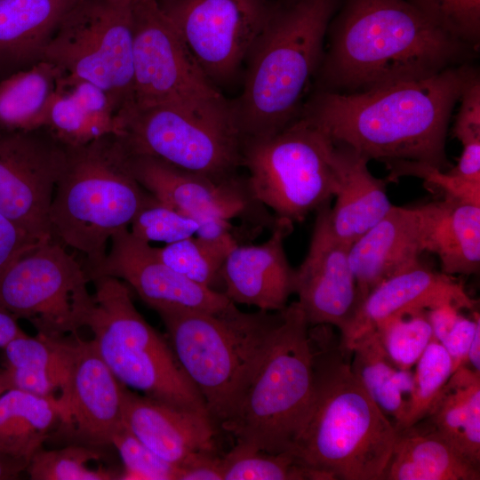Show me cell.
I'll return each mask as SVG.
<instances>
[{
    "instance_id": "7bdbcfd3",
    "label": "cell",
    "mask_w": 480,
    "mask_h": 480,
    "mask_svg": "<svg viewBox=\"0 0 480 480\" xmlns=\"http://www.w3.org/2000/svg\"><path fill=\"white\" fill-rule=\"evenodd\" d=\"M443 25L462 41L476 45L480 32V0H447Z\"/></svg>"
},
{
    "instance_id": "f35d334b",
    "label": "cell",
    "mask_w": 480,
    "mask_h": 480,
    "mask_svg": "<svg viewBox=\"0 0 480 480\" xmlns=\"http://www.w3.org/2000/svg\"><path fill=\"white\" fill-rule=\"evenodd\" d=\"M461 104L453 125V134L462 145L454 174L468 180L480 179V81L474 71L468 77L460 96Z\"/></svg>"
},
{
    "instance_id": "7c38bea8",
    "label": "cell",
    "mask_w": 480,
    "mask_h": 480,
    "mask_svg": "<svg viewBox=\"0 0 480 480\" xmlns=\"http://www.w3.org/2000/svg\"><path fill=\"white\" fill-rule=\"evenodd\" d=\"M85 269L51 238L12 261L0 275V307L29 321L37 334L60 340L86 326L93 306Z\"/></svg>"
},
{
    "instance_id": "2e32d148",
    "label": "cell",
    "mask_w": 480,
    "mask_h": 480,
    "mask_svg": "<svg viewBox=\"0 0 480 480\" xmlns=\"http://www.w3.org/2000/svg\"><path fill=\"white\" fill-rule=\"evenodd\" d=\"M126 153L130 170L143 188L199 225L212 218H238L248 226L271 229L276 221L254 197L247 177L215 180L155 157Z\"/></svg>"
},
{
    "instance_id": "74e56055",
    "label": "cell",
    "mask_w": 480,
    "mask_h": 480,
    "mask_svg": "<svg viewBox=\"0 0 480 480\" xmlns=\"http://www.w3.org/2000/svg\"><path fill=\"white\" fill-rule=\"evenodd\" d=\"M414 366L412 400L401 429L425 420L452 374L451 357L435 338Z\"/></svg>"
},
{
    "instance_id": "f546056e",
    "label": "cell",
    "mask_w": 480,
    "mask_h": 480,
    "mask_svg": "<svg viewBox=\"0 0 480 480\" xmlns=\"http://www.w3.org/2000/svg\"><path fill=\"white\" fill-rule=\"evenodd\" d=\"M353 354L350 370L382 412L401 429L411 407L414 378L412 370L398 368L372 330L348 348Z\"/></svg>"
},
{
    "instance_id": "ac0fdd59",
    "label": "cell",
    "mask_w": 480,
    "mask_h": 480,
    "mask_svg": "<svg viewBox=\"0 0 480 480\" xmlns=\"http://www.w3.org/2000/svg\"><path fill=\"white\" fill-rule=\"evenodd\" d=\"M307 256L296 269L297 300L309 326L332 325L345 332L361 301L348 252L329 221V204L316 211Z\"/></svg>"
},
{
    "instance_id": "db71d44e",
    "label": "cell",
    "mask_w": 480,
    "mask_h": 480,
    "mask_svg": "<svg viewBox=\"0 0 480 480\" xmlns=\"http://www.w3.org/2000/svg\"><path fill=\"white\" fill-rule=\"evenodd\" d=\"M114 1L121 3V4H132L134 2L139 1V0H114Z\"/></svg>"
},
{
    "instance_id": "44dd1931",
    "label": "cell",
    "mask_w": 480,
    "mask_h": 480,
    "mask_svg": "<svg viewBox=\"0 0 480 480\" xmlns=\"http://www.w3.org/2000/svg\"><path fill=\"white\" fill-rule=\"evenodd\" d=\"M476 303L453 276L435 271L420 262L385 280L367 295L341 333L340 346L348 353L356 340L398 312L428 310L447 304L474 311Z\"/></svg>"
},
{
    "instance_id": "4316f807",
    "label": "cell",
    "mask_w": 480,
    "mask_h": 480,
    "mask_svg": "<svg viewBox=\"0 0 480 480\" xmlns=\"http://www.w3.org/2000/svg\"><path fill=\"white\" fill-rule=\"evenodd\" d=\"M78 2L0 0V68L15 72L41 60L57 28Z\"/></svg>"
},
{
    "instance_id": "8d00e7d4",
    "label": "cell",
    "mask_w": 480,
    "mask_h": 480,
    "mask_svg": "<svg viewBox=\"0 0 480 480\" xmlns=\"http://www.w3.org/2000/svg\"><path fill=\"white\" fill-rule=\"evenodd\" d=\"M101 454L95 447L73 444L62 449H40L30 460L26 470L33 480H111L120 472L100 466L89 467Z\"/></svg>"
},
{
    "instance_id": "e0dca14e",
    "label": "cell",
    "mask_w": 480,
    "mask_h": 480,
    "mask_svg": "<svg viewBox=\"0 0 480 480\" xmlns=\"http://www.w3.org/2000/svg\"><path fill=\"white\" fill-rule=\"evenodd\" d=\"M102 262L88 271L89 280L110 276L127 283L158 314L180 311L220 312L235 305L223 292L196 284L164 264L150 244L128 228L114 234Z\"/></svg>"
},
{
    "instance_id": "9a60e30c",
    "label": "cell",
    "mask_w": 480,
    "mask_h": 480,
    "mask_svg": "<svg viewBox=\"0 0 480 480\" xmlns=\"http://www.w3.org/2000/svg\"><path fill=\"white\" fill-rule=\"evenodd\" d=\"M67 147L46 128L0 130V213L36 241L52 238L49 213Z\"/></svg>"
},
{
    "instance_id": "b9f144b4",
    "label": "cell",
    "mask_w": 480,
    "mask_h": 480,
    "mask_svg": "<svg viewBox=\"0 0 480 480\" xmlns=\"http://www.w3.org/2000/svg\"><path fill=\"white\" fill-rule=\"evenodd\" d=\"M388 180L403 176L421 179L426 187L439 190L444 197L480 206V181L466 180L428 164L413 161L386 163Z\"/></svg>"
},
{
    "instance_id": "4fadbf2b",
    "label": "cell",
    "mask_w": 480,
    "mask_h": 480,
    "mask_svg": "<svg viewBox=\"0 0 480 480\" xmlns=\"http://www.w3.org/2000/svg\"><path fill=\"white\" fill-rule=\"evenodd\" d=\"M273 0H156L207 78L235 81L266 24Z\"/></svg>"
},
{
    "instance_id": "f5cc1de1",
    "label": "cell",
    "mask_w": 480,
    "mask_h": 480,
    "mask_svg": "<svg viewBox=\"0 0 480 480\" xmlns=\"http://www.w3.org/2000/svg\"><path fill=\"white\" fill-rule=\"evenodd\" d=\"M11 388L10 380L4 367L0 368V396Z\"/></svg>"
},
{
    "instance_id": "5b68a950",
    "label": "cell",
    "mask_w": 480,
    "mask_h": 480,
    "mask_svg": "<svg viewBox=\"0 0 480 480\" xmlns=\"http://www.w3.org/2000/svg\"><path fill=\"white\" fill-rule=\"evenodd\" d=\"M152 198L132 175L117 135L67 147L49 213L52 238L83 253L87 273L102 262L112 236Z\"/></svg>"
},
{
    "instance_id": "1f68e13d",
    "label": "cell",
    "mask_w": 480,
    "mask_h": 480,
    "mask_svg": "<svg viewBox=\"0 0 480 480\" xmlns=\"http://www.w3.org/2000/svg\"><path fill=\"white\" fill-rule=\"evenodd\" d=\"M59 405L42 396L10 388L0 396V453L28 465L57 423Z\"/></svg>"
},
{
    "instance_id": "d4e9b609",
    "label": "cell",
    "mask_w": 480,
    "mask_h": 480,
    "mask_svg": "<svg viewBox=\"0 0 480 480\" xmlns=\"http://www.w3.org/2000/svg\"><path fill=\"white\" fill-rule=\"evenodd\" d=\"M424 252L436 254L442 272L471 275L480 267V206L444 198L416 206Z\"/></svg>"
},
{
    "instance_id": "8fae6325",
    "label": "cell",
    "mask_w": 480,
    "mask_h": 480,
    "mask_svg": "<svg viewBox=\"0 0 480 480\" xmlns=\"http://www.w3.org/2000/svg\"><path fill=\"white\" fill-rule=\"evenodd\" d=\"M132 44V4L79 0L57 28L42 60L101 88L119 113L133 99Z\"/></svg>"
},
{
    "instance_id": "f6af8a7d",
    "label": "cell",
    "mask_w": 480,
    "mask_h": 480,
    "mask_svg": "<svg viewBox=\"0 0 480 480\" xmlns=\"http://www.w3.org/2000/svg\"><path fill=\"white\" fill-rule=\"evenodd\" d=\"M41 242L27 235L0 213V275L18 257Z\"/></svg>"
},
{
    "instance_id": "ba28073f",
    "label": "cell",
    "mask_w": 480,
    "mask_h": 480,
    "mask_svg": "<svg viewBox=\"0 0 480 480\" xmlns=\"http://www.w3.org/2000/svg\"><path fill=\"white\" fill-rule=\"evenodd\" d=\"M92 281L95 292L86 326L100 356L117 380L156 401L208 414L202 395L170 342L138 312L124 282L110 276Z\"/></svg>"
},
{
    "instance_id": "ab89813d",
    "label": "cell",
    "mask_w": 480,
    "mask_h": 480,
    "mask_svg": "<svg viewBox=\"0 0 480 480\" xmlns=\"http://www.w3.org/2000/svg\"><path fill=\"white\" fill-rule=\"evenodd\" d=\"M130 225V232L137 239L166 244L193 236L199 228L195 219L155 196L138 212Z\"/></svg>"
},
{
    "instance_id": "7dc6e473",
    "label": "cell",
    "mask_w": 480,
    "mask_h": 480,
    "mask_svg": "<svg viewBox=\"0 0 480 480\" xmlns=\"http://www.w3.org/2000/svg\"><path fill=\"white\" fill-rule=\"evenodd\" d=\"M461 311L460 308L450 304L427 310L434 338L437 341L442 342Z\"/></svg>"
},
{
    "instance_id": "7402d4cb",
    "label": "cell",
    "mask_w": 480,
    "mask_h": 480,
    "mask_svg": "<svg viewBox=\"0 0 480 480\" xmlns=\"http://www.w3.org/2000/svg\"><path fill=\"white\" fill-rule=\"evenodd\" d=\"M122 415L138 439L178 468L196 453L216 451L217 425L208 414L169 405L122 384Z\"/></svg>"
},
{
    "instance_id": "52a82bcc",
    "label": "cell",
    "mask_w": 480,
    "mask_h": 480,
    "mask_svg": "<svg viewBox=\"0 0 480 480\" xmlns=\"http://www.w3.org/2000/svg\"><path fill=\"white\" fill-rule=\"evenodd\" d=\"M309 325L298 303L282 319L259 370L219 426L236 444L269 453L290 452L314 388Z\"/></svg>"
},
{
    "instance_id": "83f0119b",
    "label": "cell",
    "mask_w": 480,
    "mask_h": 480,
    "mask_svg": "<svg viewBox=\"0 0 480 480\" xmlns=\"http://www.w3.org/2000/svg\"><path fill=\"white\" fill-rule=\"evenodd\" d=\"M475 465L429 423L397 430L381 480H479Z\"/></svg>"
},
{
    "instance_id": "ee69618b",
    "label": "cell",
    "mask_w": 480,
    "mask_h": 480,
    "mask_svg": "<svg viewBox=\"0 0 480 480\" xmlns=\"http://www.w3.org/2000/svg\"><path fill=\"white\" fill-rule=\"evenodd\" d=\"M479 327L480 316L477 311H472L470 316L461 313L442 340L441 344L452 360V373L460 366L466 364L469 346Z\"/></svg>"
},
{
    "instance_id": "681fc988",
    "label": "cell",
    "mask_w": 480,
    "mask_h": 480,
    "mask_svg": "<svg viewBox=\"0 0 480 480\" xmlns=\"http://www.w3.org/2000/svg\"><path fill=\"white\" fill-rule=\"evenodd\" d=\"M420 11L443 25V11L447 0H408Z\"/></svg>"
},
{
    "instance_id": "4dcf8cb0",
    "label": "cell",
    "mask_w": 480,
    "mask_h": 480,
    "mask_svg": "<svg viewBox=\"0 0 480 480\" xmlns=\"http://www.w3.org/2000/svg\"><path fill=\"white\" fill-rule=\"evenodd\" d=\"M468 460L480 467V373L467 364L450 377L425 418Z\"/></svg>"
},
{
    "instance_id": "816d5d0a",
    "label": "cell",
    "mask_w": 480,
    "mask_h": 480,
    "mask_svg": "<svg viewBox=\"0 0 480 480\" xmlns=\"http://www.w3.org/2000/svg\"><path fill=\"white\" fill-rule=\"evenodd\" d=\"M466 364H469V368L480 373V327L476 330L469 346Z\"/></svg>"
},
{
    "instance_id": "d6986e66",
    "label": "cell",
    "mask_w": 480,
    "mask_h": 480,
    "mask_svg": "<svg viewBox=\"0 0 480 480\" xmlns=\"http://www.w3.org/2000/svg\"><path fill=\"white\" fill-rule=\"evenodd\" d=\"M71 364L61 427L80 444H111L124 424L122 384L100 356L92 340H70Z\"/></svg>"
},
{
    "instance_id": "277c9868",
    "label": "cell",
    "mask_w": 480,
    "mask_h": 480,
    "mask_svg": "<svg viewBox=\"0 0 480 480\" xmlns=\"http://www.w3.org/2000/svg\"><path fill=\"white\" fill-rule=\"evenodd\" d=\"M340 0H281L245 61L243 90L231 102L244 139L276 133L299 116L319 69L324 41Z\"/></svg>"
},
{
    "instance_id": "e575fe53",
    "label": "cell",
    "mask_w": 480,
    "mask_h": 480,
    "mask_svg": "<svg viewBox=\"0 0 480 480\" xmlns=\"http://www.w3.org/2000/svg\"><path fill=\"white\" fill-rule=\"evenodd\" d=\"M223 480H327L288 452L269 453L244 445L222 456Z\"/></svg>"
},
{
    "instance_id": "7a4b0ae2",
    "label": "cell",
    "mask_w": 480,
    "mask_h": 480,
    "mask_svg": "<svg viewBox=\"0 0 480 480\" xmlns=\"http://www.w3.org/2000/svg\"><path fill=\"white\" fill-rule=\"evenodd\" d=\"M320 64L324 91L357 92L456 66L472 45L408 0H344Z\"/></svg>"
},
{
    "instance_id": "d590c367",
    "label": "cell",
    "mask_w": 480,
    "mask_h": 480,
    "mask_svg": "<svg viewBox=\"0 0 480 480\" xmlns=\"http://www.w3.org/2000/svg\"><path fill=\"white\" fill-rule=\"evenodd\" d=\"M373 330L389 359L404 370H412L434 339L427 309L393 314Z\"/></svg>"
},
{
    "instance_id": "c3c4849f",
    "label": "cell",
    "mask_w": 480,
    "mask_h": 480,
    "mask_svg": "<svg viewBox=\"0 0 480 480\" xmlns=\"http://www.w3.org/2000/svg\"><path fill=\"white\" fill-rule=\"evenodd\" d=\"M25 334L17 323V318L0 307V348H4L13 339Z\"/></svg>"
},
{
    "instance_id": "bcb514c9",
    "label": "cell",
    "mask_w": 480,
    "mask_h": 480,
    "mask_svg": "<svg viewBox=\"0 0 480 480\" xmlns=\"http://www.w3.org/2000/svg\"><path fill=\"white\" fill-rule=\"evenodd\" d=\"M178 480H223L222 456L216 451L196 453L179 468Z\"/></svg>"
},
{
    "instance_id": "f907efd6",
    "label": "cell",
    "mask_w": 480,
    "mask_h": 480,
    "mask_svg": "<svg viewBox=\"0 0 480 480\" xmlns=\"http://www.w3.org/2000/svg\"><path fill=\"white\" fill-rule=\"evenodd\" d=\"M28 465L0 453V480L15 479Z\"/></svg>"
},
{
    "instance_id": "ffe728a7",
    "label": "cell",
    "mask_w": 480,
    "mask_h": 480,
    "mask_svg": "<svg viewBox=\"0 0 480 480\" xmlns=\"http://www.w3.org/2000/svg\"><path fill=\"white\" fill-rule=\"evenodd\" d=\"M293 223L276 218L270 236L260 244H237L221 268L223 293L234 303L279 311L295 293L296 269L286 257L284 241Z\"/></svg>"
},
{
    "instance_id": "484cf974",
    "label": "cell",
    "mask_w": 480,
    "mask_h": 480,
    "mask_svg": "<svg viewBox=\"0 0 480 480\" xmlns=\"http://www.w3.org/2000/svg\"><path fill=\"white\" fill-rule=\"evenodd\" d=\"M118 112L101 88L62 74L45 127L66 147H78L118 132Z\"/></svg>"
},
{
    "instance_id": "3957f363",
    "label": "cell",
    "mask_w": 480,
    "mask_h": 480,
    "mask_svg": "<svg viewBox=\"0 0 480 480\" xmlns=\"http://www.w3.org/2000/svg\"><path fill=\"white\" fill-rule=\"evenodd\" d=\"M326 324L309 326L314 388L290 454L327 480H381L396 436L350 370Z\"/></svg>"
},
{
    "instance_id": "f1b7e54d",
    "label": "cell",
    "mask_w": 480,
    "mask_h": 480,
    "mask_svg": "<svg viewBox=\"0 0 480 480\" xmlns=\"http://www.w3.org/2000/svg\"><path fill=\"white\" fill-rule=\"evenodd\" d=\"M3 349L11 388L55 402L62 421L71 364L70 340L67 337L51 340L25 333Z\"/></svg>"
},
{
    "instance_id": "60d3db41",
    "label": "cell",
    "mask_w": 480,
    "mask_h": 480,
    "mask_svg": "<svg viewBox=\"0 0 480 480\" xmlns=\"http://www.w3.org/2000/svg\"><path fill=\"white\" fill-rule=\"evenodd\" d=\"M111 444L118 451L124 465L118 479L178 480L179 468L148 448L124 423L112 436Z\"/></svg>"
},
{
    "instance_id": "d6a6232c",
    "label": "cell",
    "mask_w": 480,
    "mask_h": 480,
    "mask_svg": "<svg viewBox=\"0 0 480 480\" xmlns=\"http://www.w3.org/2000/svg\"><path fill=\"white\" fill-rule=\"evenodd\" d=\"M63 71L41 60L11 73L0 82V130L45 127L51 102Z\"/></svg>"
},
{
    "instance_id": "5bb4252c",
    "label": "cell",
    "mask_w": 480,
    "mask_h": 480,
    "mask_svg": "<svg viewBox=\"0 0 480 480\" xmlns=\"http://www.w3.org/2000/svg\"><path fill=\"white\" fill-rule=\"evenodd\" d=\"M132 12L133 99L131 105L225 99L200 68L160 11L156 0L136 1L132 4Z\"/></svg>"
},
{
    "instance_id": "836d02e7",
    "label": "cell",
    "mask_w": 480,
    "mask_h": 480,
    "mask_svg": "<svg viewBox=\"0 0 480 480\" xmlns=\"http://www.w3.org/2000/svg\"><path fill=\"white\" fill-rule=\"evenodd\" d=\"M236 240L209 241L191 236L162 248H155L156 256L168 267L201 285L214 289L221 283L220 272ZM217 291V290H216Z\"/></svg>"
},
{
    "instance_id": "6da1fadb",
    "label": "cell",
    "mask_w": 480,
    "mask_h": 480,
    "mask_svg": "<svg viewBox=\"0 0 480 480\" xmlns=\"http://www.w3.org/2000/svg\"><path fill=\"white\" fill-rule=\"evenodd\" d=\"M472 72L454 66L363 92L320 90L300 116L333 143L369 160L420 162L444 170L450 165L445 152L450 116Z\"/></svg>"
},
{
    "instance_id": "cb8c5ba5",
    "label": "cell",
    "mask_w": 480,
    "mask_h": 480,
    "mask_svg": "<svg viewBox=\"0 0 480 480\" xmlns=\"http://www.w3.org/2000/svg\"><path fill=\"white\" fill-rule=\"evenodd\" d=\"M332 160L337 180L329 221L334 235L351 245L393 207L386 182L368 169L370 161L352 148L333 143Z\"/></svg>"
},
{
    "instance_id": "603a6c76",
    "label": "cell",
    "mask_w": 480,
    "mask_h": 480,
    "mask_svg": "<svg viewBox=\"0 0 480 480\" xmlns=\"http://www.w3.org/2000/svg\"><path fill=\"white\" fill-rule=\"evenodd\" d=\"M422 252L416 206L393 205L349 248V263L361 303L382 282L419 264Z\"/></svg>"
},
{
    "instance_id": "9c48e42d",
    "label": "cell",
    "mask_w": 480,
    "mask_h": 480,
    "mask_svg": "<svg viewBox=\"0 0 480 480\" xmlns=\"http://www.w3.org/2000/svg\"><path fill=\"white\" fill-rule=\"evenodd\" d=\"M117 116L116 135L129 154L155 157L215 180L239 175L243 138L226 98L130 105Z\"/></svg>"
},
{
    "instance_id": "30bf717a",
    "label": "cell",
    "mask_w": 480,
    "mask_h": 480,
    "mask_svg": "<svg viewBox=\"0 0 480 480\" xmlns=\"http://www.w3.org/2000/svg\"><path fill=\"white\" fill-rule=\"evenodd\" d=\"M332 140L299 116L280 132L242 142V167L254 197L276 217L303 221L334 197Z\"/></svg>"
},
{
    "instance_id": "8992f818",
    "label": "cell",
    "mask_w": 480,
    "mask_h": 480,
    "mask_svg": "<svg viewBox=\"0 0 480 480\" xmlns=\"http://www.w3.org/2000/svg\"><path fill=\"white\" fill-rule=\"evenodd\" d=\"M172 350L220 425L230 415L262 364L282 310L255 313L235 305L220 312L158 314Z\"/></svg>"
}]
</instances>
